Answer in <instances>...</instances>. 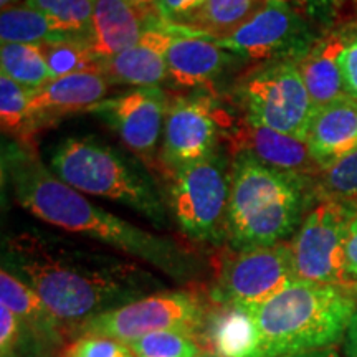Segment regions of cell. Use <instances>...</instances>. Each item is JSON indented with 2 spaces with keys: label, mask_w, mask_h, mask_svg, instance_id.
<instances>
[{
  "label": "cell",
  "mask_w": 357,
  "mask_h": 357,
  "mask_svg": "<svg viewBox=\"0 0 357 357\" xmlns=\"http://www.w3.org/2000/svg\"><path fill=\"white\" fill-rule=\"evenodd\" d=\"M29 284L66 328L158 293L160 281L134 260L43 231L8 236L3 266Z\"/></svg>",
  "instance_id": "6da1fadb"
},
{
  "label": "cell",
  "mask_w": 357,
  "mask_h": 357,
  "mask_svg": "<svg viewBox=\"0 0 357 357\" xmlns=\"http://www.w3.org/2000/svg\"><path fill=\"white\" fill-rule=\"evenodd\" d=\"M2 166L13 199L48 225L96 240L178 283H192L202 273V263L189 248L91 204L45 167L32 151L8 149Z\"/></svg>",
  "instance_id": "7a4b0ae2"
},
{
  "label": "cell",
  "mask_w": 357,
  "mask_h": 357,
  "mask_svg": "<svg viewBox=\"0 0 357 357\" xmlns=\"http://www.w3.org/2000/svg\"><path fill=\"white\" fill-rule=\"evenodd\" d=\"M356 311L351 289L293 281L265 305L253 307L263 357H301L331 349L344 339Z\"/></svg>",
  "instance_id": "3957f363"
},
{
  "label": "cell",
  "mask_w": 357,
  "mask_h": 357,
  "mask_svg": "<svg viewBox=\"0 0 357 357\" xmlns=\"http://www.w3.org/2000/svg\"><path fill=\"white\" fill-rule=\"evenodd\" d=\"M236 153L230 167V199L227 240L234 250L270 247L291 235L303 211V184Z\"/></svg>",
  "instance_id": "277c9868"
},
{
  "label": "cell",
  "mask_w": 357,
  "mask_h": 357,
  "mask_svg": "<svg viewBox=\"0 0 357 357\" xmlns=\"http://www.w3.org/2000/svg\"><path fill=\"white\" fill-rule=\"evenodd\" d=\"M50 166L75 190L126 205L159 229L167 225V212L153 184L109 146L93 137H70L56 147Z\"/></svg>",
  "instance_id": "5b68a950"
},
{
  "label": "cell",
  "mask_w": 357,
  "mask_h": 357,
  "mask_svg": "<svg viewBox=\"0 0 357 357\" xmlns=\"http://www.w3.org/2000/svg\"><path fill=\"white\" fill-rule=\"evenodd\" d=\"M230 169L217 153L171 174L169 207L181 230L202 243L227 238Z\"/></svg>",
  "instance_id": "8992f818"
},
{
  "label": "cell",
  "mask_w": 357,
  "mask_h": 357,
  "mask_svg": "<svg viewBox=\"0 0 357 357\" xmlns=\"http://www.w3.org/2000/svg\"><path fill=\"white\" fill-rule=\"evenodd\" d=\"M208 307L189 291H158L86 321L75 329L78 336H102L131 344L158 331H181L197 339Z\"/></svg>",
  "instance_id": "52a82bcc"
},
{
  "label": "cell",
  "mask_w": 357,
  "mask_h": 357,
  "mask_svg": "<svg viewBox=\"0 0 357 357\" xmlns=\"http://www.w3.org/2000/svg\"><path fill=\"white\" fill-rule=\"evenodd\" d=\"M238 96L250 121L306 141L316 108L298 63L278 60L253 70L238 86Z\"/></svg>",
  "instance_id": "ba28073f"
},
{
  "label": "cell",
  "mask_w": 357,
  "mask_h": 357,
  "mask_svg": "<svg viewBox=\"0 0 357 357\" xmlns=\"http://www.w3.org/2000/svg\"><path fill=\"white\" fill-rule=\"evenodd\" d=\"M356 208L324 199L301 222L289 243L296 280L352 289L346 270V238Z\"/></svg>",
  "instance_id": "9c48e42d"
},
{
  "label": "cell",
  "mask_w": 357,
  "mask_h": 357,
  "mask_svg": "<svg viewBox=\"0 0 357 357\" xmlns=\"http://www.w3.org/2000/svg\"><path fill=\"white\" fill-rule=\"evenodd\" d=\"M296 281L289 243L234 250L220 263L211 289L215 305L258 307Z\"/></svg>",
  "instance_id": "30bf717a"
},
{
  "label": "cell",
  "mask_w": 357,
  "mask_h": 357,
  "mask_svg": "<svg viewBox=\"0 0 357 357\" xmlns=\"http://www.w3.org/2000/svg\"><path fill=\"white\" fill-rule=\"evenodd\" d=\"M310 42V29L300 13L287 0H268L247 24L217 43L238 55L278 61L305 52Z\"/></svg>",
  "instance_id": "8fae6325"
},
{
  "label": "cell",
  "mask_w": 357,
  "mask_h": 357,
  "mask_svg": "<svg viewBox=\"0 0 357 357\" xmlns=\"http://www.w3.org/2000/svg\"><path fill=\"white\" fill-rule=\"evenodd\" d=\"M218 113L212 100L174 98L167 102L160 160L169 174L215 154Z\"/></svg>",
  "instance_id": "7c38bea8"
},
{
  "label": "cell",
  "mask_w": 357,
  "mask_h": 357,
  "mask_svg": "<svg viewBox=\"0 0 357 357\" xmlns=\"http://www.w3.org/2000/svg\"><path fill=\"white\" fill-rule=\"evenodd\" d=\"M167 102L162 89L137 88L98 102L89 113L101 116L132 153L149 160L162 134Z\"/></svg>",
  "instance_id": "4fadbf2b"
},
{
  "label": "cell",
  "mask_w": 357,
  "mask_h": 357,
  "mask_svg": "<svg viewBox=\"0 0 357 357\" xmlns=\"http://www.w3.org/2000/svg\"><path fill=\"white\" fill-rule=\"evenodd\" d=\"M109 84L102 73L83 71L55 78L45 86L33 89L29 105L25 141L32 139L37 129L58 121L61 116L89 111L98 102L105 101Z\"/></svg>",
  "instance_id": "5bb4252c"
},
{
  "label": "cell",
  "mask_w": 357,
  "mask_h": 357,
  "mask_svg": "<svg viewBox=\"0 0 357 357\" xmlns=\"http://www.w3.org/2000/svg\"><path fill=\"white\" fill-rule=\"evenodd\" d=\"M172 32L151 13L139 42L102 61V75L113 84L158 88L167 78V50Z\"/></svg>",
  "instance_id": "9a60e30c"
},
{
  "label": "cell",
  "mask_w": 357,
  "mask_h": 357,
  "mask_svg": "<svg viewBox=\"0 0 357 357\" xmlns=\"http://www.w3.org/2000/svg\"><path fill=\"white\" fill-rule=\"evenodd\" d=\"M230 142L235 154L245 153L265 166L289 176L303 178L321 169L311 155L306 141L250 121L247 116L235 126Z\"/></svg>",
  "instance_id": "2e32d148"
},
{
  "label": "cell",
  "mask_w": 357,
  "mask_h": 357,
  "mask_svg": "<svg viewBox=\"0 0 357 357\" xmlns=\"http://www.w3.org/2000/svg\"><path fill=\"white\" fill-rule=\"evenodd\" d=\"M306 144L321 171L357 151V100L349 95L318 108L307 129Z\"/></svg>",
  "instance_id": "e0dca14e"
},
{
  "label": "cell",
  "mask_w": 357,
  "mask_h": 357,
  "mask_svg": "<svg viewBox=\"0 0 357 357\" xmlns=\"http://www.w3.org/2000/svg\"><path fill=\"white\" fill-rule=\"evenodd\" d=\"M197 342L217 357H263L260 326L252 307L215 305L207 312Z\"/></svg>",
  "instance_id": "ac0fdd59"
},
{
  "label": "cell",
  "mask_w": 357,
  "mask_h": 357,
  "mask_svg": "<svg viewBox=\"0 0 357 357\" xmlns=\"http://www.w3.org/2000/svg\"><path fill=\"white\" fill-rule=\"evenodd\" d=\"M166 26L172 32L167 50V78L174 84L182 88L204 86L229 65L230 55L215 40L199 37L169 24Z\"/></svg>",
  "instance_id": "d6986e66"
},
{
  "label": "cell",
  "mask_w": 357,
  "mask_h": 357,
  "mask_svg": "<svg viewBox=\"0 0 357 357\" xmlns=\"http://www.w3.org/2000/svg\"><path fill=\"white\" fill-rule=\"evenodd\" d=\"M151 12H142L129 0H96L89 45L100 60L121 53L139 42Z\"/></svg>",
  "instance_id": "ffe728a7"
},
{
  "label": "cell",
  "mask_w": 357,
  "mask_h": 357,
  "mask_svg": "<svg viewBox=\"0 0 357 357\" xmlns=\"http://www.w3.org/2000/svg\"><path fill=\"white\" fill-rule=\"evenodd\" d=\"M0 303L20 319L47 351L63 342L66 326L48 310L29 284L6 268L0 271Z\"/></svg>",
  "instance_id": "44dd1931"
},
{
  "label": "cell",
  "mask_w": 357,
  "mask_h": 357,
  "mask_svg": "<svg viewBox=\"0 0 357 357\" xmlns=\"http://www.w3.org/2000/svg\"><path fill=\"white\" fill-rule=\"evenodd\" d=\"M344 48L342 40L331 37L310 48L298 61L301 78L316 109L347 95L341 70Z\"/></svg>",
  "instance_id": "7402d4cb"
},
{
  "label": "cell",
  "mask_w": 357,
  "mask_h": 357,
  "mask_svg": "<svg viewBox=\"0 0 357 357\" xmlns=\"http://www.w3.org/2000/svg\"><path fill=\"white\" fill-rule=\"evenodd\" d=\"M268 0H205L177 24H169L208 40H225L247 24Z\"/></svg>",
  "instance_id": "603a6c76"
},
{
  "label": "cell",
  "mask_w": 357,
  "mask_h": 357,
  "mask_svg": "<svg viewBox=\"0 0 357 357\" xmlns=\"http://www.w3.org/2000/svg\"><path fill=\"white\" fill-rule=\"evenodd\" d=\"M38 47L53 79L83 71L102 73V61L93 53L86 37L50 40L38 43Z\"/></svg>",
  "instance_id": "cb8c5ba5"
},
{
  "label": "cell",
  "mask_w": 357,
  "mask_h": 357,
  "mask_svg": "<svg viewBox=\"0 0 357 357\" xmlns=\"http://www.w3.org/2000/svg\"><path fill=\"white\" fill-rule=\"evenodd\" d=\"M66 38L55 22L45 13L26 7L25 3L2 10L0 40L3 43H42Z\"/></svg>",
  "instance_id": "d4e9b609"
},
{
  "label": "cell",
  "mask_w": 357,
  "mask_h": 357,
  "mask_svg": "<svg viewBox=\"0 0 357 357\" xmlns=\"http://www.w3.org/2000/svg\"><path fill=\"white\" fill-rule=\"evenodd\" d=\"M0 65L2 75L29 89H38L53 79L38 43H3Z\"/></svg>",
  "instance_id": "484cf974"
},
{
  "label": "cell",
  "mask_w": 357,
  "mask_h": 357,
  "mask_svg": "<svg viewBox=\"0 0 357 357\" xmlns=\"http://www.w3.org/2000/svg\"><path fill=\"white\" fill-rule=\"evenodd\" d=\"M24 3L50 17L66 37L91 35L96 0H24Z\"/></svg>",
  "instance_id": "4316f807"
},
{
  "label": "cell",
  "mask_w": 357,
  "mask_h": 357,
  "mask_svg": "<svg viewBox=\"0 0 357 357\" xmlns=\"http://www.w3.org/2000/svg\"><path fill=\"white\" fill-rule=\"evenodd\" d=\"M134 357H200L204 347L197 339L181 331H158L129 344Z\"/></svg>",
  "instance_id": "83f0119b"
},
{
  "label": "cell",
  "mask_w": 357,
  "mask_h": 357,
  "mask_svg": "<svg viewBox=\"0 0 357 357\" xmlns=\"http://www.w3.org/2000/svg\"><path fill=\"white\" fill-rule=\"evenodd\" d=\"M33 89L22 86L7 75L0 77V121L3 132L25 141L29 105Z\"/></svg>",
  "instance_id": "f1b7e54d"
},
{
  "label": "cell",
  "mask_w": 357,
  "mask_h": 357,
  "mask_svg": "<svg viewBox=\"0 0 357 357\" xmlns=\"http://www.w3.org/2000/svg\"><path fill=\"white\" fill-rule=\"evenodd\" d=\"M321 185L326 199L349 205L357 211V151L326 169Z\"/></svg>",
  "instance_id": "f546056e"
},
{
  "label": "cell",
  "mask_w": 357,
  "mask_h": 357,
  "mask_svg": "<svg viewBox=\"0 0 357 357\" xmlns=\"http://www.w3.org/2000/svg\"><path fill=\"white\" fill-rule=\"evenodd\" d=\"M42 349L38 339L0 303V357H24Z\"/></svg>",
  "instance_id": "4dcf8cb0"
},
{
  "label": "cell",
  "mask_w": 357,
  "mask_h": 357,
  "mask_svg": "<svg viewBox=\"0 0 357 357\" xmlns=\"http://www.w3.org/2000/svg\"><path fill=\"white\" fill-rule=\"evenodd\" d=\"M63 357H134L131 347L102 336H79L66 347Z\"/></svg>",
  "instance_id": "1f68e13d"
},
{
  "label": "cell",
  "mask_w": 357,
  "mask_h": 357,
  "mask_svg": "<svg viewBox=\"0 0 357 357\" xmlns=\"http://www.w3.org/2000/svg\"><path fill=\"white\" fill-rule=\"evenodd\" d=\"M204 2L205 0H159L151 13L166 24H177L187 15H190Z\"/></svg>",
  "instance_id": "d6a6232c"
},
{
  "label": "cell",
  "mask_w": 357,
  "mask_h": 357,
  "mask_svg": "<svg viewBox=\"0 0 357 357\" xmlns=\"http://www.w3.org/2000/svg\"><path fill=\"white\" fill-rule=\"evenodd\" d=\"M341 70L346 93L357 100V40L346 45L341 55Z\"/></svg>",
  "instance_id": "836d02e7"
},
{
  "label": "cell",
  "mask_w": 357,
  "mask_h": 357,
  "mask_svg": "<svg viewBox=\"0 0 357 357\" xmlns=\"http://www.w3.org/2000/svg\"><path fill=\"white\" fill-rule=\"evenodd\" d=\"M346 270L352 281V289L357 284V213L352 218L346 238Z\"/></svg>",
  "instance_id": "e575fe53"
},
{
  "label": "cell",
  "mask_w": 357,
  "mask_h": 357,
  "mask_svg": "<svg viewBox=\"0 0 357 357\" xmlns=\"http://www.w3.org/2000/svg\"><path fill=\"white\" fill-rule=\"evenodd\" d=\"M342 342H344L346 357H357V311L352 316L349 326H347Z\"/></svg>",
  "instance_id": "d590c367"
},
{
  "label": "cell",
  "mask_w": 357,
  "mask_h": 357,
  "mask_svg": "<svg viewBox=\"0 0 357 357\" xmlns=\"http://www.w3.org/2000/svg\"><path fill=\"white\" fill-rule=\"evenodd\" d=\"M129 2H131L134 7L139 8V10L149 13L151 10H153V7L155 6V3L159 2V0H129Z\"/></svg>",
  "instance_id": "8d00e7d4"
},
{
  "label": "cell",
  "mask_w": 357,
  "mask_h": 357,
  "mask_svg": "<svg viewBox=\"0 0 357 357\" xmlns=\"http://www.w3.org/2000/svg\"><path fill=\"white\" fill-rule=\"evenodd\" d=\"M301 357H337V356L333 349H324V351L312 352V354H306V356H301Z\"/></svg>",
  "instance_id": "74e56055"
},
{
  "label": "cell",
  "mask_w": 357,
  "mask_h": 357,
  "mask_svg": "<svg viewBox=\"0 0 357 357\" xmlns=\"http://www.w3.org/2000/svg\"><path fill=\"white\" fill-rule=\"evenodd\" d=\"M20 3H24V0H0V7H2V10L20 6Z\"/></svg>",
  "instance_id": "f35d334b"
},
{
  "label": "cell",
  "mask_w": 357,
  "mask_h": 357,
  "mask_svg": "<svg viewBox=\"0 0 357 357\" xmlns=\"http://www.w3.org/2000/svg\"><path fill=\"white\" fill-rule=\"evenodd\" d=\"M200 357H217V356H213V354H211V352H207V351H205V352H204V354H202V356H200Z\"/></svg>",
  "instance_id": "ab89813d"
},
{
  "label": "cell",
  "mask_w": 357,
  "mask_h": 357,
  "mask_svg": "<svg viewBox=\"0 0 357 357\" xmlns=\"http://www.w3.org/2000/svg\"><path fill=\"white\" fill-rule=\"evenodd\" d=\"M354 289H356V291H357V284H356V287H354Z\"/></svg>",
  "instance_id": "60d3db41"
}]
</instances>
